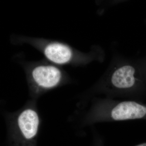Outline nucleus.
<instances>
[{
    "label": "nucleus",
    "mask_w": 146,
    "mask_h": 146,
    "mask_svg": "<svg viewBox=\"0 0 146 146\" xmlns=\"http://www.w3.org/2000/svg\"><path fill=\"white\" fill-rule=\"evenodd\" d=\"M146 121V104L134 100H119L94 98L90 108L81 119L82 125L129 120Z\"/></svg>",
    "instance_id": "obj_1"
},
{
    "label": "nucleus",
    "mask_w": 146,
    "mask_h": 146,
    "mask_svg": "<svg viewBox=\"0 0 146 146\" xmlns=\"http://www.w3.org/2000/svg\"><path fill=\"white\" fill-rule=\"evenodd\" d=\"M138 79L136 70L130 65H125L118 68L108 78L107 84L102 91L106 94V98L127 97L136 98L133 91L137 86Z\"/></svg>",
    "instance_id": "obj_3"
},
{
    "label": "nucleus",
    "mask_w": 146,
    "mask_h": 146,
    "mask_svg": "<svg viewBox=\"0 0 146 146\" xmlns=\"http://www.w3.org/2000/svg\"><path fill=\"white\" fill-rule=\"evenodd\" d=\"M94 146H104V139L97 131H94Z\"/></svg>",
    "instance_id": "obj_5"
},
{
    "label": "nucleus",
    "mask_w": 146,
    "mask_h": 146,
    "mask_svg": "<svg viewBox=\"0 0 146 146\" xmlns=\"http://www.w3.org/2000/svg\"><path fill=\"white\" fill-rule=\"evenodd\" d=\"M135 146H146V142L138 144V145H136Z\"/></svg>",
    "instance_id": "obj_6"
},
{
    "label": "nucleus",
    "mask_w": 146,
    "mask_h": 146,
    "mask_svg": "<svg viewBox=\"0 0 146 146\" xmlns=\"http://www.w3.org/2000/svg\"><path fill=\"white\" fill-rule=\"evenodd\" d=\"M41 120L33 106H28L17 113L12 121V133L23 141H31L39 132Z\"/></svg>",
    "instance_id": "obj_4"
},
{
    "label": "nucleus",
    "mask_w": 146,
    "mask_h": 146,
    "mask_svg": "<svg viewBox=\"0 0 146 146\" xmlns=\"http://www.w3.org/2000/svg\"><path fill=\"white\" fill-rule=\"evenodd\" d=\"M23 68L32 94L39 95L64 85L68 80L67 74L60 66L46 59L23 61Z\"/></svg>",
    "instance_id": "obj_2"
}]
</instances>
